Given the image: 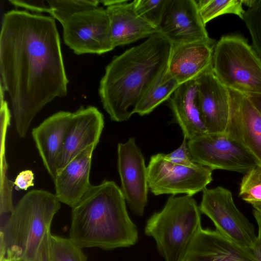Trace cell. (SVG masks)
Instances as JSON below:
<instances>
[{"label":"cell","instance_id":"cell-1","mask_svg":"<svg viewBox=\"0 0 261 261\" xmlns=\"http://www.w3.org/2000/svg\"><path fill=\"white\" fill-rule=\"evenodd\" d=\"M1 86L8 93L16 130L26 136L36 115L67 93V79L55 19L12 10L0 34Z\"/></svg>","mask_w":261,"mask_h":261},{"label":"cell","instance_id":"cell-2","mask_svg":"<svg viewBox=\"0 0 261 261\" xmlns=\"http://www.w3.org/2000/svg\"><path fill=\"white\" fill-rule=\"evenodd\" d=\"M172 43L156 33L115 56L107 66L99 95L111 119L128 120L142 97L167 70Z\"/></svg>","mask_w":261,"mask_h":261},{"label":"cell","instance_id":"cell-3","mask_svg":"<svg viewBox=\"0 0 261 261\" xmlns=\"http://www.w3.org/2000/svg\"><path fill=\"white\" fill-rule=\"evenodd\" d=\"M72 208L69 238L81 248L108 250L129 247L138 240L121 189L113 181L92 185Z\"/></svg>","mask_w":261,"mask_h":261},{"label":"cell","instance_id":"cell-4","mask_svg":"<svg viewBox=\"0 0 261 261\" xmlns=\"http://www.w3.org/2000/svg\"><path fill=\"white\" fill-rule=\"evenodd\" d=\"M60 203L55 194L43 190L25 194L1 225L0 260L22 257L33 261Z\"/></svg>","mask_w":261,"mask_h":261},{"label":"cell","instance_id":"cell-5","mask_svg":"<svg viewBox=\"0 0 261 261\" xmlns=\"http://www.w3.org/2000/svg\"><path fill=\"white\" fill-rule=\"evenodd\" d=\"M200 213L192 196L171 195L163 209L147 220L145 233L154 240L165 261H185L202 229Z\"/></svg>","mask_w":261,"mask_h":261},{"label":"cell","instance_id":"cell-6","mask_svg":"<svg viewBox=\"0 0 261 261\" xmlns=\"http://www.w3.org/2000/svg\"><path fill=\"white\" fill-rule=\"evenodd\" d=\"M212 67L227 89L248 96L261 94V60L241 35H225L215 43Z\"/></svg>","mask_w":261,"mask_h":261},{"label":"cell","instance_id":"cell-7","mask_svg":"<svg viewBox=\"0 0 261 261\" xmlns=\"http://www.w3.org/2000/svg\"><path fill=\"white\" fill-rule=\"evenodd\" d=\"M199 207L213 222L216 230L239 245L253 250L257 237L254 226L238 208L229 190L220 186L205 189Z\"/></svg>","mask_w":261,"mask_h":261},{"label":"cell","instance_id":"cell-8","mask_svg":"<svg viewBox=\"0 0 261 261\" xmlns=\"http://www.w3.org/2000/svg\"><path fill=\"white\" fill-rule=\"evenodd\" d=\"M147 167L149 190L154 195L185 194L193 196L213 180V170L202 165L186 167L166 160L163 153L153 155Z\"/></svg>","mask_w":261,"mask_h":261},{"label":"cell","instance_id":"cell-9","mask_svg":"<svg viewBox=\"0 0 261 261\" xmlns=\"http://www.w3.org/2000/svg\"><path fill=\"white\" fill-rule=\"evenodd\" d=\"M193 161L212 170L245 173L259 166L251 154L226 133L210 134L188 140Z\"/></svg>","mask_w":261,"mask_h":261},{"label":"cell","instance_id":"cell-10","mask_svg":"<svg viewBox=\"0 0 261 261\" xmlns=\"http://www.w3.org/2000/svg\"><path fill=\"white\" fill-rule=\"evenodd\" d=\"M62 25L64 42L76 55H101L115 48L109 16L101 7L77 13Z\"/></svg>","mask_w":261,"mask_h":261},{"label":"cell","instance_id":"cell-11","mask_svg":"<svg viewBox=\"0 0 261 261\" xmlns=\"http://www.w3.org/2000/svg\"><path fill=\"white\" fill-rule=\"evenodd\" d=\"M117 167L126 202L135 215L141 217L148 203L147 167L135 138L118 144Z\"/></svg>","mask_w":261,"mask_h":261},{"label":"cell","instance_id":"cell-12","mask_svg":"<svg viewBox=\"0 0 261 261\" xmlns=\"http://www.w3.org/2000/svg\"><path fill=\"white\" fill-rule=\"evenodd\" d=\"M172 45L212 40L195 0H169L157 29Z\"/></svg>","mask_w":261,"mask_h":261},{"label":"cell","instance_id":"cell-13","mask_svg":"<svg viewBox=\"0 0 261 261\" xmlns=\"http://www.w3.org/2000/svg\"><path fill=\"white\" fill-rule=\"evenodd\" d=\"M228 91L229 116L225 133L247 150L261 166V115L247 95Z\"/></svg>","mask_w":261,"mask_h":261},{"label":"cell","instance_id":"cell-14","mask_svg":"<svg viewBox=\"0 0 261 261\" xmlns=\"http://www.w3.org/2000/svg\"><path fill=\"white\" fill-rule=\"evenodd\" d=\"M103 127V116L95 107H81L72 113L57 162V173L87 147L96 146Z\"/></svg>","mask_w":261,"mask_h":261},{"label":"cell","instance_id":"cell-15","mask_svg":"<svg viewBox=\"0 0 261 261\" xmlns=\"http://www.w3.org/2000/svg\"><path fill=\"white\" fill-rule=\"evenodd\" d=\"M196 80L200 111L208 133H225L229 116L228 89L217 78L212 67Z\"/></svg>","mask_w":261,"mask_h":261},{"label":"cell","instance_id":"cell-16","mask_svg":"<svg viewBox=\"0 0 261 261\" xmlns=\"http://www.w3.org/2000/svg\"><path fill=\"white\" fill-rule=\"evenodd\" d=\"M96 145H91L72 159L53 180L55 195L61 203L73 208L92 185L90 182L91 160Z\"/></svg>","mask_w":261,"mask_h":261},{"label":"cell","instance_id":"cell-17","mask_svg":"<svg viewBox=\"0 0 261 261\" xmlns=\"http://www.w3.org/2000/svg\"><path fill=\"white\" fill-rule=\"evenodd\" d=\"M185 261H257L247 249L217 230L202 228L194 240Z\"/></svg>","mask_w":261,"mask_h":261},{"label":"cell","instance_id":"cell-18","mask_svg":"<svg viewBox=\"0 0 261 261\" xmlns=\"http://www.w3.org/2000/svg\"><path fill=\"white\" fill-rule=\"evenodd\" d=\"M215 45L213 39L173 45L168 71L179 85L197 79L212 67Z\"/></svg>","mask_w":261,"mask_h":261},{"label":"cell","instance_id":"cell-19","mask_svg":"<svg viewBox=\"0 0 261 261\" xmlns=\"http://www.w3.org/2000/svg\"><path fill=\"white\" fill-rule=\"evenodd\" d=\"M71 112L59 111L43 120L32 130V137L48 173L54 180Z\"/></svg>","mask_w":261,"mask_h":261},{"label":"cell","instance_id":"cell-20","mask_svg":"<svg viewBox=\"0 0 261 261\" xmlns=\"http://www.w3.org/2000/svg\"><path fill=\"white\" fill-rule=\"evenodd\" d=\"M168 100L184 138L190 140L208 133L200 111L196 79L180 84Z\"/></svg>","mask_w":261,"mask_h":261},{"label":"cell","instance_id":"cell-21","mask_svg":"<svg viewBox=\"0 0 261 261\" xmlns=\"http://www.w3.org/2000/svg\"><path fill=\"white\" fill-rule=\"evenodd\" d=\"M111 39L114 47L125 45L158 33L136 12L134 1L107 7Z\"/></svg>","mask_w":261,"mask_h":261},{"label":"cell","instance_id":"cell-22","mask_svg":"<svg viewBox=\"0 0 261 261\" xmlns=\"http://www.w3.org/2000/svg\"><path fill=\"white\" fill-rule=\"evenodd\" d=\"M179 84L167 70L153 84L135 108L134 114H150L158 106L169 99Z\"/></svg>","mask_w":261,"mask_h":261},{"label":"cell","instance_id":"cell-23","mask_svg":"<svg viewBox=\"0 0 261 261\" xmlns=\"http://www.w3.org/2000/svg\"><path fill=\"white\" fill-rule=\"evenodd\" d=\"M200 17L206 24L220 15L234 14L243 20L245 10L242 0H199L197 1Z\"/></svg>","mask_w":261,"mask_h":261},{"label":"cell","instance_id":"cell-24","mask_svg":"<svg viewBox=\"0 0 261 261\" xmlns=\"http://www.w3.org/2000/svg\"><path fill=\"white\" fill-rule=\"evenodd\" d=\"M48 13L62 24L73 15L98 7L100 1L96 0L47 1Z\"/></svg>","mask_w":261,"mask_h":261},{"label":"cell","instance_id":"cell-25","mask_svg":"<svg viewBox=\"0 0 261 261\" xmlns=\"http://www.w3.org/2000/svg\"><path fill=\"white\" fill-rule=\"evenodd\" d=\"M50 261H87L82 248L69 238L50 234Z\"/></svg>","mask_w":261,"mask_h":261},{"label":"cell","instance_id":"cell-26","mask_svg":"<svg viewBox=\"0 0 261 261\" xmlns=\"http://www.w3.org/2000/svg\"><path fill=\"white\" fill-rule=\"evenodd\" d=\"M239 196L251 205L261 203V166H256L245 173Z\"/></svg>","mask_w":261,"mask_h":261},{"label":"cell","instance_id":"cell-27","mask_svg":"<svg viewBox=\"0 0 261 261\" xmlns=\"http://www.w3.org/2000/svg\"><path fill=\"white\" fill-rule=\"evenodd\" d=\"M168 2L169 0L134 1L137 14L156 30L162 21Z\"/></svg>","mask_w":261,"mask_h":261},{"label":"cell","instance_id":"cell-28","mask_svg":"<svg viewBox=\"0 0 261 261\" xmlns=\"http://www.w3.org/2000/svg\"><path fill=\"white\" fill-rule=\"evenodd\" d=\"M243 20L249 32L251 46L261 60V0H254L245 10Z\"/></svg>","mask_w":261,"mask_h":261},{"label":"cell","instance_id":"cell-29","mask_svg":"<svg viewBox=\"0 0 261 261\" xmlns=\"http://www.w3.org/2000/svg\"><path fill=\"white\" fill-rule=\"evenodd\" d=\"M163 155L166 160L176 164L192 168L199 165L193 161L189 149L187 140L184 137L178 148L169 153H163Z\"/></svg>","mask_w":261,"mask_h":261},{"label":"cell","instance_id":"cell-30","mask_svg":"<svg viewBox=\"0 0 261 261\" xmlns=\"http://www.w3.org/2000/svg\"><path fill=\"white\" fill-rule=\"evenodd\" d=\"M12 5L36 12L48 13L49 7L47 1H18L9 0Z\"/></svg>","mask_w":261,"mask_h":261},{"label":"cell","instance_id":"cell-31","mask_svg":"<svg viewBox=\"0 0 261 261\" xmlns=\"http://www.w3.org/2000/svg\"><path fill=\"white\" fill-rule=\"evenodd\" d=\"M34 173L30 170L21 171L15 178L14 185L17 190H27L34 186Z\"/></svg>","mask_w":261,"mask_h":261},{"label":"cell","instance_id":"cell-32","mask_svg":"<svg viewBox=\"0 0 261 261\" xmlns=\"http://www.w3.org/2000/svg\"><path fill=\"white\" fill-rule=\"evenodd\" d=\"M50 229L45 233L33 261H50Z\"/></svg>","mask_w":261,"mask_h":261},{"label":"cell","instance_id":"cell-33","mask_svg":"<svg viewBox=\"0 0 261 261\" xmlns=\"http://www.w3.org/2000/svg\"><path fill=\"white\" fill-rule=\"evenodd\" d=\"M258 233L253 248V252L257 261H261V226L258 225Z\"/></svg>","mask_w":261,"mask_h":261},{"label":"cell","instance_id":"cell-34","mask_svg":"<svg viewBox=\"0 0 261 261\" xmlns=\"http://www.w3.org/2000/svg\"><path fill=\"white\" fill-rule=\"evenodd\" d=\"M248 97L261 115V94L251 95Z\"/></svg>","mask_w":261,"mask_h":261},{"label":"cell","instance_id":"cell-35","mask_svg":"<svg viewBox=\"0 0 261 261\" xmlns=\"http://www.w3.org/2000/svg\"><path fill=\"white\" fill-rule=\"evenodd\" d=\"M253 208V213L258 225L261 226V203L252 205Z\"/></svg>","mask_w":261,"mask_h":261},{"label":"cell","instance_id":"cell-36","mask_svg":"<svg viewBox=\"0 0 261 261\" xmlns=\"http://www.w3.org/2000/svg\"><path fill=\"white\" fill-rule=\"evenodd\" d=\"M0 261H29L22 257H5Z\"/></svg>","mask_w":261,"mask_h":261}]
</instances>
